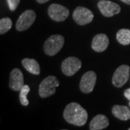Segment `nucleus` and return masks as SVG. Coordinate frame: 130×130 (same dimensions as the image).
<instances>
[{
	"label": "nucleus",
	"instance_id": "obj_1",
	"mask_svg": "<svg viewBox=\"0 0 130 130\" xmlns=\"http://www.w3.org/2000/svg\"><path fill=\"white\" fill-rule=\"evenodd\" d=\"M63 116L65 121L70 124L82 126L85 125L88 121V114L87 111L79 103L72 102L66 106Z\"/></svg>",
	"mask_w": 130,
	"mask_h": 130
},
{
	"label": "nucleus",
	"instance_id": "obj_2",
	"mask_svg": "<svg viewBox=\"0 0 130 130\" xmlns=\"http://www.w3.org/2000/svg\"><path fill=\"white\" fill-rule=\"evenodd\" d=\"M59 85V81L55 76L50 75L42 81L38 89L40 97L46 98L56 93V88Z\"/></svg>",
	"mask_w": 130,
	"mask_h": 130
},
{
	"label": "nucleus",
	"instance_id": "obj_3",
	"mask_svg": "<svg viewBox=\"0 0 130 130\" xmlns=\"http://www.w3.org/2000/svg\"><path fill=\"white\" fill-rule=\"evenodd\" d=\"M64 44V38L61 35H53L43 44V51L48 56L57 54Z\"/></svg>",
	"mask_w": 130,
	"mask_h": 130
},
{
	"label": "nucleus",
	"instance_id": "obj_4",
	"mask_svg": "<svg viewBox=\"0 0 130 130\" xmlns=\"http://www.w3.org/2000/svg\"><path fill=\"white\" fill-rule=\"evenodd\" d=\"M129 73L130 67L129 65H121L113 73L112 77V84L116 88L123 87L129 78Z\"/></svg>",
	"mask_w": 130,
	"mask_h": 130
},
{
	"label": "nucleus",
	"instance_id": "obj_5",
	"mask_svg": "<svg viewBox=\"0 0 130 130\" xmlns=\"http://www.w3.org/2000/svg\"><path fill=\"white\" fill-rule=\"evenodd\" d=\"M74 22L79 25H85L93 21L94 14L91 10L84 7H77L72 14Z\"/></svg>",
	"mask_w": 130,
	"mask_h": 130
},
{
	"label": "nucleus",
	"instance_id": "obj_6",
	"mask_svg": "<svg viewBox=\"0 0 130 130\" xmlns=\"http://www.w3.org/2000/svg\"><path fill=\"white\" fill-rule=\"evenodd\" d=\"M82 67V61L78 58L74 56H70L62 61L61 71L66 76H72L77 72Z\"/></svg>",
	"mask_w": 130,
	"mask_h": 130
},
{
	"label": "nucleus",
	"instance_id": "obj_7",
	"mask_svg": "<svg viewBox=\"0 0 130 130\" xmlns=\"http://www.w3.org/2000/svg\"><path fill=\"white\" fill-rule=\"evenodd\" d=\"M36 14L32 9H28L23 12L16 23L15 27L18 31H24L30 28L34 23Z\"/></svg>",
	"mask_w": 130,
	"mask_h": 130
},
{
	"label": "nucleus",
	"instance_id": "obj_8",
	"mask_svg": "<svg viewBox=\"0 0 130 130\" xmlns=\"http://www.w3.org/2000/svg\"><path fill=\"white\" fill-rule=\"evenodd\" d=\"M48 14L51 20L56 22H62L70 15V10L62 5L52 4L48 9Z\"/></svg>",
	"mask_w": 130,
	"mask_h": 130
},
{
	"label": "nucleus",
	"instance_id": "obj_9",
	"mask_svg": "<svg viewBox=\"0 0 130 130\" xmlns=\"http://www.w3.org/2000/svg\"><path fill=\"white\" fill-rule=\"evenodd\" d=\"M98 7L101 14L106 18L113 17L115 14H119L121 12L119 5L108 0H101L98 3Z\"/></svg>",
	"mask_w": 130,
	"mask_h": 130
},
{
	"label": "nucleus",
	"instance_id": "obj_10",
	"mask_svg": "<svg viewBox=\"0 0 130 130\" xmlns=\"http://www.w3.org/2000/svg\"><path fill=\"white\" fill-rule=\"evenodd\" d=\"M97 76L93 71H88L83 75L80 83L79 89L84 93H91L96 83Z\"/></svg>",
	"mask_w": 130,
	"mask_h": 130
},
{
	"label": "nucleus",
	"instance_id": "obj_11",
	"mask_svg": "<svg viewBox=\"0 0 130 130\" xmlns=\"http://www.w3.org/2000/svg\"><path fill=\"white\" fill-rule=\"evenodd\" d=\"M24 86V77L21 70L14 68L12 70L9 77V87L14 91H20Z\"/></svg>",
	"mask_w": 130,
	"mask_h": 130
},
{
	"label": "nucleus",
	"instance_id": "obj_12",
	"mask_svg": "<svg viewBox=\"0 0 130 130\" xmlns=\"http://www.w3.org/2000/svg\"><path fill=\"white\" fill-rule=\"evenodd\" d=\"M109 44V39L106 34L100 33L95 36L93 38L91 46L95 52H103L106 51Z\"/></svg>",
	"mask_w": 130,
	"mask_h": 130
},
{
	"label": "nucleus",
	"instance_id": "obj_13",
	"mask_svg": "<svg viewBox=\"0 0 130 130\" xmlns=\"http://www.w3.org/2000/svg\"><path fill=\"white\" fill-rule=\"evenodd\" d=\"M109 125L108 119L103 114H98L91 120L89 128L90 130H102Z\"/></svg>",
	"mask_w": 130,
	"mask_h": 130
},
{
	"label": "nucleus",
	"instance_id": "obj_14",
	"mask_svg": "<svg viewBox=\"0 0 130 130\" xmlns=\"http://www.w3.org/2000/svg\"><path fill=\"white\" fill-rule=\"evenodd\" d=\"M111 111L113 116L121 121L130 119V109L126 106L115 105L112 108Z\"/></svg>",
	"mask_w": 130,
	"mask_h": 130
},
{
	"label": "nucleus",
	"instance_id": "obj_15",
	"mask_svg": "<svg viewBox=\"0 0 130 130\" xmlns=\"http://www.w3.org/2000/svg\"><path fill=\"white\" fill-rule=\"evenodd\" d=\"M22 64L24 68L31 74L38 75L41 72L40 65L38 63L37 61L34 59H23L22 60Z\"/></svg>",
	"mask_w": 130,
	"mask_h": 130
},
{
	"label": "nucleus",
	"instance_id": "obj_16",
	"mask_svg": "<svg viewBox=\"0 0 130 130\" xmlns=\"http://www.w3.org/2000/svg\"><path fill=\"white\" fill-rule=\"evenodd\" d=\"M116 40L121 45L130 44V30L126 28L120 29L116 33Z\"/></svg>",
	"mask_w": 130,
	"mask_h": 130
},
{
	"label": "nucleus",
	"instance_id": "obj_17",
	"mask_svg": "<svg viewBox=\"0 0 130 130\" xmlns=\"http://www.w3.org/2000/svg\"><path fill=\"white\" fill-rule=\"evenodd\" d=\"M12 26V20L9 18H4L0 20V34L3 35L8 32Z\"/></svg>",
	"mask_w": 130,
	"mask_h": 130
},
{
	"label": "nucleus",
	"instance_id": "obj_18",
	"mask_svg": "<svg viewBox=\"0 0 130 130\" xmlns=\"http://www.w3.org/2000/svg\"><path fill=\"white\" fill-rule=\"evenodd\" d=\"M20 103L24 106H27L29 105V101H28L27 95L28 93L30 92V87L28 85H24L23 88L20 90Z\"/></svg>",
	"mask_w": 130,
	"mask_h": 130
},
{
	"label": "nucleus",
	"instance_id": "obj_19",
	"mask_svg": "<svg viewBox=\"0 0 130 130\" xmlns=\"http://www.w3.org/2000/svg\"><path fill=\"white\" fill-rule=\"evenodd\" d=\"M7 5L11 11H14L18 7L20 0H7Z\"/></svg>",
	"mask_w": 130,
	"mask_h": 130
},
{
	"label": "nucleus",
	"instance_id": "obj_20",
	"mask_svg": "<svg viewBox=\"0 0 130 130\" xmlns=\"http://www.w3.org/2000/svg\"><path fill=\"white\" fill-rule=\"evenodd\" d=\"M124 96H125L126 99H128L129 101H130V88L124 90Z\"/></svg>",
	"mask_w": 130,
	"mask_h": 130
},
{
	"label": "nucleus",
	"instance_id": "obj_21",
	"mask_svg": "<svg viewBox=\"0 0 130 130\" xmlns=\"http://www.w3.org/2000/svg\"><path fill=\"white\" fill-rule=\"evenodd\" d=\"M49 0H36V2H37L38 3H39V4H44V3H46L47 2H48Z\"/></svg>",
	"mask_w": 130,
	"mask_h": 130
},
{
	"label": "nucleus",
	"instance_id": "obj_22",
	"mask_svg": "<svg viewBox=\"0 0 130 130\" xmlns=\"http://www.w3.org/2000/svg\"><path fill=\"white\" fill-rule=\"evenodd\" d=\"M121 2H124L126 4H127V5H130V0H121Z\"/></svg>",
	"mask_w": 130,
	"mask_h": 130
},
{
	"label": "nucleus",
	"instance_id": "obj_23",
	"mask_svg": "<svg viewBox=\"0 0 130 130\" xmlns=\"http://www.w3.org/2000/svg\"><path fill=\"white\" fill-rule=\"evenodd\" d=\"M129 106H130V101H129Z\"/></svg>",
	"mask_w": 130,
	"mask_h": 130
},
{
	"label": "nucleus",
	"instance_id": "obj_24",
	"mask_svg": "<svg viewBox=\"0 0 130 130\" xmlns=\"http://www.w3.org/2000/svg\"><path fill=\"white\" fill-rule=\"evenodd\" d=\"M129 130H130V128H129Z\"/></svg>",
	"mask_w": 130,
	"mask_h": 130
}]
</instances>
